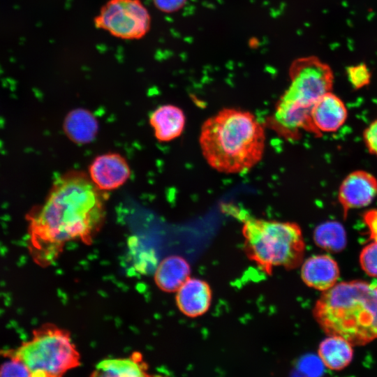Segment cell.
Segmentation results:
<instances>
[{"instance_id":"2e32d148","label":"cell","mask_w":377,"mask_h":377,"mask_svg":"<svg viewBox=\"0 0 377 377\" xmlns=\"http://www.w3.org/2000/svg\"><path fill=\"white\" fill-rule=\"evenodd\" d=\"M98 128V121L93 114L82 108L71 111L64 124L66 135L77 144L91 142L97 134Z\"/></svg>"},{"instance_id":"484cf974","label":"cell","mask_w":377,"mask_h":377,"mask_svg":"<svg viewBox=\"0 0 377 377\" xmlns=\"http://www.w3.org/2000/svg\"><path fill=\"white\" fill-rule=\"evenodd\" d=\"M374 288H375L376 292V293H377V285H376V286L374 287Z\"/></svg>"},{"instance_id":"277c9868","label":"cell","mask_w":377,"mask_h":377,"mask_svg":"<svg viewBox=\"0 0 377 377\" xmlns=\"http://www.w3.org/2000/svg\"><path fill=\"white\" fill-rule=\"evenodd\" d=\"M290 83L279 101L273 116L278 128L297 137L301 130L315 135L311 109L325 94L332 91L334 74L330 66L316 57L296 60L290 68Z\"/></svg>"},{"instance_id":"603a6c76","label":"cell","mask_w":377,"mask_h":377,"mask_svg":"<svg viewBox=\"0 0 377 377\" xmlns=\"http://www.w3.org/2000/svg\"><path fill=\"white\" fill-rule=\"evenodd\" d=\"M323 363L321 360L314 356L304 358L300 366L301 371L309 375L316 376L320 374L323 371Z\"/></svg>"},{"instance_id":"6da1fadb","label":"cell","mask_w":377,"mask_h":377,"mask_svg":"<svg viewBox=\"0 0 377 377\" xmlns=\"http://www.w3.org/2000/svg\"><path fill=\"white\" fill-rule=\"evenodd\" d=\"M84 172L72 170L54 181L43 204L27 215L28 250L38 265L53 264L66 244L87 245L105 217L104 194Z\"/></svg>"},{"instance_id":"d4e9b609","label":"cell","mask_w":377,"mask_h":377,"mask_svg":"<svg viewBox=\"0 0 377 377\" xmlns=\"http://www.w3.org/2000/svg\"><path fill=\"white\" fill-rule=\"evenodd\" d=\"M187 0H153L156 7L165 13H172L182 8Z\"/></svg>"},{"instance_id":"ac0fdd59","label":"cell","mask_w":377,"mask_h":377,"mask_svg":"<svg viewBox=\"0 0 377 377\" xmlns=\"http://www.w3.org/2000/svg\"><path fill=\"white\" fill-rule=\"evenodd\" d=\"M315 244L331 252H339L346 246V233L343 226L335 221H330L318 226L313 232Z\"/></svg>"},{"instance_id":"44dd1931","label":"cell","mask_w":377,"mask_h":377,"mask_svg":"<svg viewBox=\"0 0 377 377\" xmlns=\"http://www.w3.org/2000/svg\"><path fill=\"white\" fill-rule=\"evenodd\" d=\"M0 366V376H31L26 366L14 358H8Z\"/></svg>"},{"instance_id":"ba28073f","label":"cell","mask_w":377,"mask_h":377,"mask_svg":"<svg viewBox=\"0 0 377 377\" xmlns=\"http://www.w3.org/2000/svg\"><path fill=\"white\" fill-rule=\"evenodd\" d=\"M377 195V179L364 170L350 172L340 185L338 200L347 214L348 210L368 206Z\"/></svg>"},{"instance_id":"3957f363","label":"cell","mask_w":377,"mask_h":377,"mask_svg":"<svg viewBox=\"0 0 377 377\" xmlns=\"http://www.w3.org/2000/svg\"><path fill=\"white\" fill-rule=\"evenodd\" d=\"M313 316L327 336L340 337L353 346H363L377 338V293L366 281L336 283L323 291Z\"/></svg>"},{"instance_id":"5bb4252c","label":"cell","mask_w":377,"mask_h":377,"mask_svg":"<svg viewBox=\"0 0 377 377\" xmlns=\"http://www.w3.org/2000/svg\"><path fill=\"white\" fill-rule=\"evenodd\" d=\"M185 121L182 110L173 105L159 107L149 118L155 137L161 142H168L179 137L184 130Z\"/></svg>"},{"instance_id":"52a82bcc","label":"cell","mask_w":377,"mask_h":377,"mask_svg":"<svg viewBox=\"0 0 377 377\" xmlns=\"http://www.w3.org/2000/svg\"><path fill=\"white\" fill-rule=\"evenodd\" d=\"M95 25L122 39H138L148 32L151 17L140 0H110L95 18Z\"/></svg>"},{"instance_id":"9c48e42d","label":"cell","mask_w":377,"mask_h":377,"mask_svg":"<svg viewBox=\"0 0 377 377\" xmlns=\"http://www.w3.org/2000/svg\"><path fill=\"white\" fill-rule=\"evenodd\" d=\"M89 177L101 191L122 186L129 178L131 170L120 154L109 153L97 156L89 166Z\"/></svg>"},{"instance_id":"8992f818","label":"cell","mask_w":377,"mask_h":377,"mask_svg":"<svg viewBox=\"0 0 377 377\" xmlns=\"http://www.w3.org/2000/svg\"><path fill=\"white\" fill-rule=\"evenodd\" d=\"M22 362L31 376L58 377L80 365V355L69 331L52 323L36 328L30 339L13 350L0 351Z\"/></svg>"},{"instance_id":"9a60e30c","label":"cell","mask_w":377,"mask_h":377,"mask_svg":"<svg viewBox=\"0 0 377 377\" xmlns=\"http://www.w3.org/2000/svg\"><path fill=\"white\" fill-rule=\"evenodd\" d=\"M191 268L182 257L172 255L164 258L154 274L156 286L163 291H177L190 278Z\"/></svg>"},{"instance_id":"cb8c5ba5","label":"cell","mask_w":377,"mask_h":377,"mask_svg":"<svg viewBox=\"0 0 377 377\" xmlns=\"http://www.w3.org/2000/svg\"><path fill=\"white\" fill-rule=\"evenodd\" d=\"M363 221L368 228L370 238L377 242V209L367 211L363 215Z\"/></svg>"},{"instance_id":"7c38bea8","label":"cell","mask_w":377,"mask_h":377,"mask_svg":"<svg viewBox=\"0 0 377 377\" xmlns=\"http://www.w3.org/2000/svg\"><path fill=\"white\" fill-rule=\"evenodd\" d=\"M212 290L209 284L199 279L189 278L177 290L176 302L185 316L197 317L209 308Z\"/></svg>"},{"instance_id":"8fae6325","label":"cell","mask_w":377,"mask_h":377,"mask_svg":"<svg viewBox=\"0 0 377 377\" xmlns=\"http://www.w3.org/2000/svg\"><path fill=\"white\" fill-rule=\"evenodd\" d=\"M336 260L328 255H316L306 259L301 269V276L309 287L325 291L333 287L339 277Z\"/></svg>"},{"instance_id":"4fadbf2b","label":"cell","mask_w":377,"mask_h":377,"mask_svg":"<svg viewBox=\"0 0 377 377\" xmlns=\"http://www.w3.org/2000/svg\"><path fill=\"white\" fill-rule=\"evenodd\" d=\"M148 364L142 355L134 352L126 357L104 359L99 362L91 374V376L143 377L150 376Z\"/></svg>"},{"instance_id":"30bf717a","label":"cell","mask_w":377,"mask_h":377,"mask_svg":"<svg viewBox=\"0 0 377 377\" xmlns=\"http://www.w3.org/2000/svg\"><path fill=\"white\" fill-rule=\"evenodd\" d=\"M347 116L344 103L332 91L320 97L313 105L311 112L313 124L320 134L339 130L345 123Z\"/></svg>"},{"instance_id":"d6986e66","label":"cell","mask_w":377,"mask_h":377,"mask_svg":"<svg viewBox=\"0 0 377 377\" xmlns=\"http://www.w3.org/2000/svg\"><path fill=\"white\" fill-rule=\"evenodd\" d=\"M360 264L369 276L377 277V242L366 245L360 254Z\"/></svg>"},{"instance_id":"ffe728a7","label":"cell","mask_w":377,"mask_h":377,"mask_svg":"<svg viewBox=\"0 0 377 377\" xmlns=\"http://www.w3.org/2000/svg\"><path fill=\"white\" fill-rule=\"evenodd\" d=\"M346 73L350 83L355 89H361L371 81V71L364 64L351 66L348 68Z\"/></svg>"},{"instance_id":"e0dca14e","label":"cell","mask_w":377,"mask_h":377,"mask_svg":"<svg viewBox=\"0 0 377 377\" xmlns=\"http://www.w3.org/2000/svg\"><path fill=\"white\" fill-rule=\"evenodd\" d=\"M318 357L327 368L339 371L351 362L353 357V345L337 336H328L318 347Z\"/></svg>"},{"instance_id":"7a4b0ae2","label":"cell","mask_w":377,"mask_h":377,"mask_svg":"<svg viewBox=\"0 0 377 377\" xmlns=\"http://www.w3.org/2000/svg\"><path fill=\"white\" fill-rule=\"evenodd\" d=\"M199 144L207 163L226 174L248 170L262 158L265 146L263 125L251 112L225 108L202 126Z\"/></svg>"},{"instance_id":"5b68a950","label":"cell","mask_w":377,"mask_h":377,"mask_svg":"<svg viewBox=\"0 0 377 377\" xmlns=\"http://www.w3.org/2000/svg\"><path fill=\"white\" fill-rule=\"evenodd\" d=\"M239 215L246 253L263 271L271 274L276 267L293 269L301 264L305 243L297 223Z\"/></svg>"},{"instance_id":"7402d4cb","label":"cell","mask_w":377,"mask_h":377,"mask_svg":"<svg viewBox=\"0 0 377 377\" xmlns=\"http://www.w3.org/2000/svg\"><path fill=\"white\" fill-rule=\"evenodd\" d=\"M364 139L370 153L377 156V119L372 121L365 129Z\"/></svg>"}]
</instances>
